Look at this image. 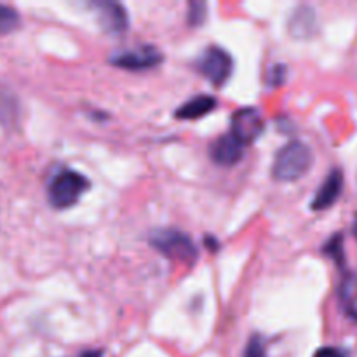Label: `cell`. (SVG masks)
I'll list each match as a JSON object with an SVG mask.
<instances>
[{
    "label": "cell",
    "instance_id": "obj_1",
    "mask_svg": "<svg viewBox=\"0 0 357 357\" xmlns=\"http://www.w3.org/2000/svg\"><path fill=\"white\" fill-rule=\"evenodd\" d=\"M312 152L300 142H291L278 152L272 166V176L279 181H295L312 166Z\"/></svg>",
    "mask_w": 357,
    "mask_h": 357
},
{
    "label": "cell",
    "instance_id": "obj_2",
    "mask_svg": "<svg viewBox=\"0 0 357 357\" xmlns=\"http://www.w3.org/2000/svg\"><path fill=\"white\" fill-rule=\"evenodd\" d=\"M87 188L89 181L86 176L72 169L59 171L49 183V202L58 209L70 208L79 201Z\"/></svg>",
    "mask_w": 357,
    "mask_h": 357
},
{
    "label": "cell",
    "instance_id": "obj_3",
    "mask_svg": "<svg viewBox=\"0 0 357 357\" xmlns=\"http://www.w3.org/2000/svg\"><path fill=\"white\" fill-rule=\"evenodd\" d=\"M150 243L157 251H160L164 257L171 258V260L183 261V264H194L197 260L195 244L192 243L187 234L180 232V230H155L150 236Z\"/></svg>",
    "mask_w": 357,
    "mask_h": 357
},
{
    "label": "cell",
    "instance_id": "obj_4",
    "mask_svg": "<svg viewBox=\"0 0 357 357\" xmlns=\"http://www.w3.org/2000/svg\"><path fill=\"white\" fill-rule=\"evenodd\" d=\"M195 65H197L199 72L216 87L225 86L234 70V61L229 52L216 45L204 49Z\"/></svg>",
    "mask_w": 357,
    "mask_h": 357
},
{
    "label": "cell",
    "instance_id": "obj_5",
    "mask_svg": "<svg viewBox=\"0 0 357 357\" xmlns=\"http://www.w3.org/2000/svg\"><path fill=\"white\" fill-rule=\"evenodd\" d=\"M162 54L155 47L143 45L138 49H129V51L115 52L110 58L112 65L126 70H149L162 63Z\"/></svg>",
    "mask_w": 357,
    "mask_h": 357
},
{
    "label": "cell",
    "instance_id": "obj_6",
    "mask_svg": "<svg viewBox=\"0 0 357 357\" xmlns=\"http://www.w3.org/2000/svg\"><path fill=\"white\" fill-rule=\"evenodd\" d=\"M264 129L265 121L257 108H241L232 115V135L243 145L253 143Z\"/></svg>",
    "mask_w": 357,
    "mask_h": 357
},
{
    "label": "cell",
    "instance_id": "obj_7",
    "mask_svg": "<svg viewBox=\"0 0 357 357\" xmlns=\"http://www.w3.org/2000/svg\"><path fill=\"white\" fill-rule=\"evenodd\" d=\"M94 7L100 13V23L107 33L119 35L128 30V13L117 2H96Z\"/></svg>",
    "mask_w": 357,
    "mask_h": 357
},
{
    "label": "cell",
    "instance_id": "obj_8",
    "mask_svg": "<svg viewBox=\"0 0 357 357\" xmlns=\"http://www.w3.org/2000/svg\"><path fill=\"white\" fill-rule=\"evenodd\" d=\"M244 145L232 135H223L211 145V159L220 166H234L243 157Z\"/></svg>",
    "mask_w": 357,
    "mask_h": 357
},
{
    "label": "cell",
    "instance_id": "obj_9",
    "mask_svg": "<svg viewBox=\"0 0 357 357\" xmlns=\"http://www.w3.org/2000/svg\"><path fill=\"white\" fill-rule=\"evenodd\" d=\"M342 188H344V174H342L340 169H333L328 174V178L321 185L319 190L316 192V197L312 201L314 211H323V209L333 206L338 201V197H340Z\"/></svg>",
    "mask_w": 357,
    "mask_h": 357
},
{
    "label": "cell",
    "instance_id": "obj_10",
    "mask_svg": "<svg viewBox=\"0 0 357 357\" xmlns=\"http://www.w3.org/2000/svg\"><path fill=\"white\" fill-rule=\"evenodd\" d=\"M216 100L208 94H201V96H195L192 100H188L187 103L181 105L176 110L178 119H185V121H192V119H201L204 115L211 114L216 108Z\"/></svg>",
    "mask_w": 357,
    "mask_h": 357
},
{
    "label": "cell",
    "instance_id": "obj_11",
    "mask_svg": "<svg viewBox=\"0 0 357 357\" xmlns=\"http://www.w3.org/2000/svg\"><path fill=\"white\" fill-rule=\"evenodd\" d=\"M314 24H316L314 10L309 7H300L298 10L293 13L291 21H289V31H293V35L296 37H309L314 30Z\"/></svg>",
    "mask_w": 357,
    "mask_h": 357
},
{
    "label": "cell",
    "instance_id": "obj_12",
    "mask_svg": "<svg viewBox=\"0 0 357 357\" xmlns=\"http://www.w3.org/2000/svg\"><path fill=\"white\" fill-rule=\"evenodd\" d=\"M340 300L345 312H347L352 319H357V272L349 274L347 278L342 281Z\"/></svg>",
    "mask_w": 357,
    "mask_h": 357
},
{
    "label": "cell",
    "instance_id": "obj_13",
    "mask_svg": "<svg viewBox=\"0 0 357 357\" xmlns=\"http://www.w3.org/2000/svg\"><path fill=\"white\" fill-rule=\"evenodd\" d=\"M21 23V16L14 7L0 3V35L13 33Z\"/></svg>",
    "mask_w": 357,
    "mask_h": 357
},
{
    "label": "cell",
    "instance_id": "obj_14",
    "mask_svg": "<svg viewBox=\"0 0 357 357\" xmlns=\"http://www.w3.org/2000/svg\"><path fill=\"white\" fill-rule=\"evenodd\" d=\"M324 253L337 261L344 260V241H342V236L331 237L330 243L324 246Z\"/></svg>",
    "mask_w": 357,
    "mask_h": 357
},
{
    "label": "cell",
    "instance_id": "obj_15",
    "mask_svg": "<svg viewBox=\"0 0 357 357\" xmlns=\"http://www.w3.org/2000/svg\"><path fill=\"white\" fill-rule=\"evenodd\" d=\"M206 17V3L202 2H192L188 6V24L190 26H197L204 21Z\"/></svg>",
    "mask_w": 357,
    "mask_h": 357
},
{
    "label": "cell",
    "instance_id": "obj_16",
    "mask_svg": "<svg viewBox=\"0 0 357 357\" xmlns=\"http://www.w3.org/2000/svg\"><path fill=\"white\" fill-rule=\"evenodd\" d=\"M244 357H267V351H265V344L260 337H253L246 345L244 351Z\"/></svg>",
    "mask_w": 357,
    "mask_h": 357
},
{
    "label": "cell",
    "instance_id": "obj_17",
    "mask_svg": "<svg viewBox=\"0 0 357 357\" xmlns=\"http://www.w3.org/2000/svg\"><path fill=\"white\" fill-rule=\"evenodd\" d=\"M286 79V68L282 65H275L272 66L271 72H268L267 80L271 86H281Z\"/></svg>",
    "mask_w": 357,
    "mask_h": 357
},
{
    "label": "cell",
    "instance_id": "obj_18",
    "mask_svg": "<svg viewBox=\"0 0 357 357\" xmlns=\"http://www.w3.org/2000/svg\"><path fill=\"white\" fill-rule=\"evenodd\" d=\"M314 357H349V354L338 347H323L316 351Z\"/></svg>",
    "mask_w": 357,
    "mask_h": 357
},
{
    "label": "cell",
    "instance_id": "obj_19",
    "mask_svg": "<svg viewBox=\"0 0 357 357\" xmlns=\"http://www.w3.org/2000/svg\"><path fill=\"white\" fill-rule=\"evenodd\" d=\"M80 357H103V351H86Z\"/></svg>",
    "mask_w": 357,
    "mask_h": 357
},
{
    "label": "cell",
    "instance_id": "obj_20",
    "mask_svg": "<svg viewBox=\"0 0 357 357\" xmlns=\"http://www.w3.org/2000/svg\"><path fill=\"white\" fill-rule=\"evenodd\" d=\"M352 234H354V237L357 239V215L354 218V223H352Z\"/></svg>",
    "mask_w": 357,
    "mask_h": 357
}]
</instances>
